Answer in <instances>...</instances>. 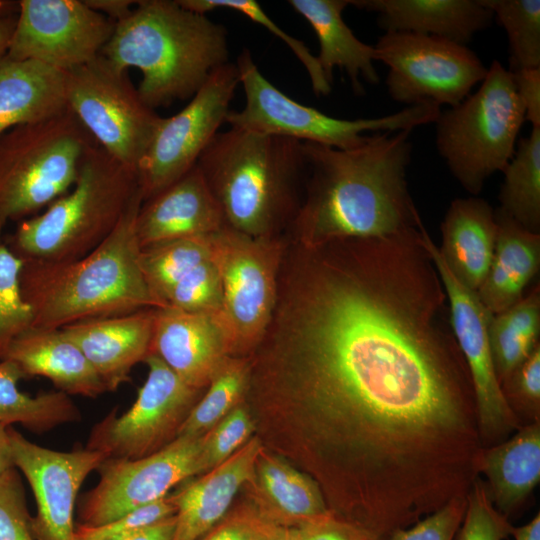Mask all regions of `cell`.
Listing matches in <instances>:
<instances>
[{"label": "cell", "mask_w": 540, "mask_h": 540, "mask_svg": "<svg viewBox=\"0 0 540 540\" xmlns=\"http://www.w3.org/2000/svg\"><path fill=\"white\" fill-rule=\"evenodd\" d=\"M69 108L96 143L138 171L161 117L141 99L127 71L101 54L64 72Z\"/></svg>", "instance_id": "11"}, {"label": "cell", "mask_w": 540, "mask_h": 540, "mask_svg": "<svg viewBox=\"0 0 540 540\" xmlns=\"http://www.w3.org/2000/svg\"><path fill=\"white\" fill-rule=\"evenodd\" d=\"M14 466L26 477L37 513L30 520L35 540H74L78 492L106 457L86 447L52 450L27 440L9 427Z\"/></svg>", "instance_id": "18"}, {"label": "cell", "mask_w": 540, "mask_h": 540, "mask_svg": "<svg viewBox=\"0 0 540 540\" xmlns=\"http://www.w3.org/2000/svg\"><path fill=\"white\" fill-rule=\"evenodd\" d=\"M150 354L197 390L206 388L233 356L221 311L187 312L171 307L156 308Z\"/></svg>", "instance_id": "19"}, {"label": "cell", "mask_w": 540, "mask_h": 540, "mask_svg": "<svg viewBox=\"0 0 540 540\" xmlns=\"http://www.w3.org/2000/svg\"><path fill=\"white\" fill-rule=\"evenodd\" d=\"M422 232L423 244L442 280L453 334L472 380L481 445L490 447L503 442L522 426L506 401L496 374L489 341L492 314L476 291L462 285L448 270L426 228Z\"/></svg>", "instance_id": "16"}, {"label": "cell", "mask_w": 540, "mask_h": 540, "mask_svg": "<svg viewBox=\"0 0 540 540\" xmlns=\"http://www.w3.org/2000/svg\"><path fill=\"white\" fill-rule=\"evenodd\" d=\"M211 258L208 235L157 243L141 249L140 266L153 295H163L193 268Z\"/></svg>", "instance_id": "35"}, {"label": "cell", "mask_w": 540, "mask_h": 540, "mask_svg": "<svg viewBox=\"0 0 540 540\" xmlns=\"http://www.w3.org/2000/svg\"><path fill=\"white\" fill-rule=\"evenodd\" d=\"M147 378L133 405L118 415L113 409L96 423L85 447L106 459L134 460L151 455L177 438L201 390L184 383L159 357L144 360Z\"/></svg>", "instance_id": "13"}, {"label": "cell", "mask_w": 540, "mask_h": 540, "mask_svg": "<svg viewBox=\"0 0 540 540\" xmlns=\"http://www.w3.org/2000/svg\"><path fill=\"white\" fill-rule=\"evenodd\" d=\"M377 14L385 32H410L465 45L491 25L492 11L482 0H349Z\"/></svg>", "instance_id": "23"}, {"label": "cell", "mask_w": 540, "mask_h": 540, "mask_svg": "<svg viewBox=\"0 0 540 540\" xmlns=\"http://www.w3.org/2000/svg\"><path fill=\"white\" fill-rule=\"evenodd\" d=\"M262 446L251 438L217 467L171 495L176 506L172 540H199L224 518L236 493L254 479Z\"/></svg>", "instance_id": "22"}, {"label": "cell", "mask_w": 540, "mask_h": 540, "mask_svg": "<svg viewBox=\"0 0 540 540\" xmlns=\"http://www.w3.org/2000/svg\"><path fill=\"white\" fill-rule=\"evenodd\" d=\"M497 240L478 298L491 314L519 301L540 269V233L526 230L495 210Z\"/></svg>", "instance_id": "28"}, {"label": "cell", "mask_w": 540, "mask_h": 540, "mask_svg": "<svg viewBox=\"0 0 540 540\" xmlns=\"http://www.w3.org/2000/svg\"><path fill=\"white\" fill-rule=\"evenodd\" d=\"M467 506L466 496L455 497L411 528L393 531L384 540H453Z\"/></svg>", "instance_id": "45"}, {"label": "cell", "mask_w": 540, "mask_h": 540, "mask_svg": "<svg viewBox=\"0 0 540 540\" xmlns=\"http://www.w3.org/2000/svg\"><path fill=\"white\" fill-rule=\"evenodd\" d=\"M13 467L15 466L9 436V427L0 423V475Z\"/></svg>", "instance_id": "51"}, {"label": "cell", "mask_w": 540, "mask_h": 540, "mask_svg": "<svg viewBox=\"0 0 540 540\" xmlns=\"http://www.w3.org/2000/svg\"><path fill=\"white\" fill-rule=\"evenodd\" d=\"M255 351L251 379L308 413L321 459L374 534L467 496L483 448L474 389L421 231L288 239Z\"/></svg>", "instance_id": "1"}, {"label": "cell", "mask_w": 540, "mask_h": 540, "mask_svg": "<svg viewBox=\"0 0 540 540\" xmlns=\"http://www.w3.org/2000/svg\"><path fill=\"white\" fill-rule=\"evenodd\" d=\"M19 1L0 0V18L18 14Z\"/></svg>", "instance_id": "55"}, {"label": "cell", "mask_w": 540, "mask_h": 540, "mask_svg": "<svg viewBox=\"0 0 540 540\" xmlns=\"http://www.w3.org/2000/svg\"><path fill=\"white\" fill-rule=\"evenodd\" d=\"M84 2L115 23L129 16L138 3V1L133 0H84Z\"/></svg>", "instance_id": "49"}, {"label": "cell", "mask_w": 540, "mask_h": 540, "mask_svg": "<svg viewBox=\"0 0 540 540\" xmlns=\"http://www.w3.org/2000/svg\"><path fill=\"white\" fill-rule=\"evenodd\" d=\"M142 202L140 193L113 232L78 259L24 260L20 286L32 326L63 328L86 319L162 308L140 266L135 223Z\"/></svg>", "instance_id": "3"}, {"label": "cell", "mask_w": 540, "mask_h": 540, "mask_svg": "<svg viewBox=\"0 0 540 540\" xmlns=\"http://www.w3.org/2000/svg\"><path fill=\"white\" fill-rule=\"evenodd\" d=\"M177 2L184 8L201 14L220 8L234 10L264 26L269 32L281 39L303 64L309 75L312 89L317 96L328 95L331 92L332 84L326 79L317 57L302 41L287 34L277 26L255 0H177Z\"/></svg>", "instance_id": "37"}, {"label": "cell", "mask_w": 540, "mask_h": 540, "mask_svg": "<svg viewBox=\"0 0 540 540\" xmlns=\"http://www.w3.org/2000/svg\"><path fill=\"white\" fill-rule=\"evenodd\" d=\"M235 65L245 105L239 111H229L226 117V122L234 128L350 149L366 139V131H412L435 123L441 112L434 105H413L379 118L340 119L285 95L261 74L247 49L241 52Z\"/></svg>", "instance_id": "9"}, {"label": "cell", "mask_w": 540, "mask_h": 540, "mask_svg": "<svg viewBox=\"0 0 540 540\" xmlns=\"http://www.w3.org/2000/svg\"><path fill=\"white\" fill-rule=\"evenodd\" d=\"M23 378L13 361H0V423L4 426L20 424L31 432L45 433L81 419L79 408L68 394L57 390L30 396L17 386Z\"/></svg>", "instance_id": "31"}, {"label": "cell", "mask_w": 540, "mask_h": 540, "mask_svg": "<svg viewBox=\"0 0 540 540\" xmlns=\"http://www.w3.org/2000/svg\"><path fill=\"white\" fill-rule=\"evenodd\" d=\"M66 109L64 72L37 61L0 55V136Z\"/></svg>", "instance_id": "27"}, {"label": "cell", "mask_w": 540, "mask_h": 540, "mask_svg": "<svg viewBox=\"0 0 540 540\" xmlns=\"http://www.w3.org/2000/svg\"><path fill=\"white\" fill-rule=\"evenodd\" d=\"M239 83L234 63L216 69L177 114L161 117L138 167L143 202L193 168L226 121Z\"/></svg>", "instance_id": "14"}, {"label": "cell", "mask_w": 540, "mask_h": 540, "mask_svg": "<svg viewBox=\"0 0 540 540\" xmlns=\"http://www.w3.org/2000/svg\"><path fill=\"white\" fill-rule=\"evenodd\" d=\"M374 48L376 61L389 68L388 94L408 106L454 107L488 71L467 46L436 36L385 32Z\"/></svg>", "instance_id": "12"}, {"label": "cell", "mask_w": 540, "mask_h": 540, "mask_svg": "<svg viewBox=\"0 0 540 540\" xmlns=\"http://www.w3.org/2000/svg\"><path fill=\"white\" fill-rule=\"evenodd\" d=\"M298 528L303 540H382L330 510Z\"/></svg>", "instance_id": "47"}, {"label": "cell", "mask_w": 540, "mask_h": 540, "mask_svg": "<svg viewBox=\"0 0 540 540\" xmlns=\"http://www.w3.org/2000/svg\"><path fill=\"white\" fill-rule=\"evenodd\" d=\"M254 426L241 403L202 436V474L222 464L250 439Z\"/></svg>", "instance_id": "40"}, {"label": "cell", "mask_w": 540, "mask_h": 540, "mask_svg": "<svg viewBox=\"0 0 540 540\" xmlns=\"http://www.w3.org/2000/svg\"><path fill=\"white\" fill-rule=\"evenodd\" d=\"M228 227L253 237L285 234L300 207L303 142L231 127L197 164Z\"/></svg>", "instance_id": "5"}, {"label": "cell", "mask_w": 540, "mask_h": 540, "mask_svg": "<svg viewBox=\"0 0 540 540\" xmlns=\"http://www.w3.org/2000/svg\"><path fill=\"white\" fill-rule=\"evenodd\" d=\"M115 24L84 0H20L5 54L66 72L98 57Z\"/></svg>", "instance_id": "17"}, {"label": "cell", "mask_w": 540, "mask_h": 540, "mask_svg": "<svg viewBox=\"0 0 540 540\" xmlns=\"http://www.w3.org/2000/svg\"><path fill=\"white\" fill-rule=\"evenodd\" d=\"M176 513L171 495L135 509L117 519L89 526L77 524L74 540H119L136 531L154 525Z\"/></svg>", "instance_id": "42"}, {"label": "cell", "mask_w": 540, "mask_h": 540, "mask_svg": "<svg viewBox=\"0 0 540 540\" xmlns=\"http://www.w3.org/2000/svg\"><path fill=\"white\" fill-rule=\"evenodd\" d=\"M410 132H375L350 149L303 142L305 193L286 234L311 247L419 229L406 179Z\"/></svg>", "instance_id": "2"}, {"label": "cell", "mask_w": 540, "mask_h": 540, "mask_svg": "<svg viewBox=\"0 0 540 540\" xmlns=\"http://www.w3.org/2000/svg\"><path fill=\"white\" fill-rule=\"evenodd\" d=\"M515 540H540V513L527 524L512 527L511 534Z\"/></svg>", "instance_id": "52"}, {"label": "cell", "mask_w": 540, "mask_h": 540, "mask_svg": "<svg viewBox=\"0 0 540 540\" xmlns=\"http://www.w3.org/2000/svg\"><path fill=\"white\" fill-rule=\"evenodd\" d=\"M174 528L175 515L119 540H172Z\"/></svg>", "instance_id": "50"}, {"label": "cell", "mask_w": 540, "mask_h": 540, "mask_svg": "<svg viewBox=\"0 0 540 540\" xmlns=\"http://www.w3.org/2000/svg\"><path fill=\"white\" fill-rule=\"evenodd\" d=\"M502 172L497 209L526 230L540 233V127H532L530 135L519 140Z\"/></svg>", "instance_id": "33"}, {"label": "cell", "mask_w": 540, "mask_h": 540, "mask_svg": "<svg viewBox=\"0 0 540 540\" xmlns=\"http://www.w3.org/2000/svg\"><path fill=\"white\" fill-rule=\"evenodd\" d=\"M500 385L506 401L517 416L520 412L531 422L539 420L540 344Z\"/></svg>", "instance_id": "43"}, {"label": "cell", "mask_w": 540, "mask_h": 540, "mask_svg": "<svg viewBox=\"0 0 540 540\" xmlns=\"http://www.w3.org/2000/svg\"><path fill=\"white\" fill-rule=\"evenodd\" d=\"M504 28L509 42V71L540 68V1L482 0Z\"/></svg>", "instance_id": "36"}, {"label": "cell", "mask_w": 540, "mask_h": 540, "mask_svg": "<svg viewBox=\"0 0 540 540\" xmlns=\"http://www.w3.org/2000/svg\"><path fill=\"white\" fill-rule=\"evenodd\" d=\"M202 436L177 437L139 459H105L97 468L98 483L79 501V524L97 526L117 519L166 497L174 486L202 474Z\"/></svg>", "instance_id": "15"}, {"label": "cell", "mask_w": 540, "mask_h": 540, "mask_svg": "<svg viewBox=\"0 0 540 540\" xmlns=\"http://www.w3.org/2000/svg\"><path fill=\"white\" fill-rule=\"evenodd\" d=\"M540 337V284L537 282L512 306L492 314L489 341L501 383L536 348Z\"/></svg>", "instance_id": "32"}, {"label": "cell", "mask_w": 540, "mask_h": 540, "mask_svg": "<svg viewBox=\"0 0 540 540\" xmlns=\"http://www.w3.org/2000/svg\"><path fill=\"white\" fill-rule=\"evenodd\" d=\"M223 212L197 165L164 190L142 202L135 230L140 248L226 227Z\"/></svg>", "instance_id": "20"}, {"label": "cell", "mask_w": 540, "mask_h": 540, "mask_svg": "<svg viewBox=\"0 0 540 540\" xmlns=\"http://www.w3.org/2000/svg\"><path fill=\"white\" fill-rule=\"evenodd\" d=\"M524 121L511 73L494 60L475 93L440 112L435 121L438 152L461 186L477 196L487 178L512 159Z\"/></svg>", "instance_id": "8"}, {"label": "cell", "mask_w": 540, "mask_h": 540, "mask_svg": "<svg viewBox=\"0 0 540 540\" xmlns=\"http://www.w3.org/2000/svg\"><path fill=\"white\" fill-rule=\"evenodd\" d=\"M164 307L187 312H216L222 307V285L211 258L176 282L162 297Z\"/></svg>", "instance_id": "39"}, {"label": "cell", "mask_w": 540, "mask_h": 540, "mask_svg": "<svg viewBox=\"0 0 540 540\" xmlns=\"http://www.w3.org/2000/svg\"><path fill=\"white\" fill-rule=\"evenodd\" d=\"M24 260L0 241V361L14 339L32 326V313L20 286Z\"/></svg>", "instance_id": "38"}, {"label": "cell", "mask_w": 540, "mask_h": 540, "mask_svg": "<svg viewBox=\"0 0 540 540\" xmlns=\"http://www.w3.org/2000/svg\"><path fill=\"white\" fill-rule=\"evenodd\" d=\"M258 509H240L223 518L199 540H270L277 528Z\"/></svg>", "instance_id": "46"}, {"label": "cell", "mask_w": 540, "mask_h": 540, "mask_svg": "<svg viewBox=\"0 0 540 540\" xmlns=\"http://www.w3.org/2000/svg\"><path fill=\"white\" fill-rule=\"evenodd\" d=\"M250 378L251 365L247 357H228L180 426L177 437L207 433L240 404L250 388Z\"/></svg>", "instance_id": "34"}, {"label": "cell", "mask_w": 540, "mask_h": 540, "mask_svg": "<svg viewBox=\"0 0 540 540\" xmlns=\"http://www.w3.org/2000/svg\"><path fill=\"white\" fill-rule=\"evenodd\" d=\"M155 311L91 318L60 329L79 347L107 391H116L150 354Z\"/></svg>", "instance_id": "21"}, {"label": "cell", "mask_w": 540, "mask_h": 540, "mask_svg": "<svg viewBox=\"0 0 540 540\" xmlns=\"http://www.w3.org/2000/svg\"><path fill=\"white\" fill-rule=\"evenodd\" d=\"M4 359L25 378L42 376L66 394L96 398L107 389L79 347L60 328L31 326L11 343Z\"/></svg>", "instance_id": "24"}, {"label": "cell", "mask_w": 540, "mask_h": 540, "mask_svg": "<svg viewBox=\"0 0 540 540\" xmlns=\"http://www.w3.org/2000/svg\"><path fill=\"white\" fill-rule=\"evenodd\" d=\"M254 478L265 501L258 510L276 525L298 527L329 511L313 479L263 449L256 461Z\"/></svg>", "instance_id": "30"}, {"label": "cell", "mask_w": 540, "mask_h": 540, "mask_svg": "<svg viewBox=\"0 0 540 540\" xmlns=\"http://www.w3.org/2000/svg\"><path fill=\"white\" fill-rule=\"evenodd\" d=\"M140 193L137 171L93 146L71 189L42 213L19 221L3 242L23 260L78 259L113 232Z\"/></svg>", "instance_id": "6"}, {"label": "cell", "mask_w": 540, "mask_h": 540, "mask_svg": "<svg viewBox=\"0 0 540 540\" xmlns=\"http://www.w3.org/2000/svg\"><path fill=\"white\" fill-rule=\"evenodd\" d=\"M101 55L121 70L142 74L137 87L153 110L193 97L228 63L225 28L177 0H140L117 22Z\"/></svg>", "instance_id": "4"}, {"label": "cell", "mask_w": 540, "mask_h": 540, "mask_svg": "<svg viewBox=\"0 0 540 540\" xmlns=\"http://www.w3.org/2000/svg\"><path fill=\"white\" fill-rule=\"evenodd\" d=\"M25 490L16 467L0 475V540H35Z\"/></svg>", "instance_id": "44"}, {"label": "cell", "mask_w": 540, "mask_h": 540, "mask_svg": "<svg viewBox=\"0 0 540 540\" xmlns=\"http://www.w3.org/2000/svg\"><path fill=\"white\" fill-rule=\"evenodd\" d=\"M510 73L525 108V120L532 127H540V68L519 69Z\"/></svg>", "instance_id": "48"}, {"label": "cell", "mask_w": 540, "mask_h": 540, "mask_svg": "<svg viewBox=\"0 0 540 540\" xmlns=\"http://www.w3.org/2000/svg\"><path fill=\"white\" fill-rule=\"evenodd\" d=\"M98 145L72 111L11 128L0 136V241L11 221L39 213L74 185Z\"/></svg>", "instance_id": "7"}, {"label": "cell", "mask_w": 540, "mask_h": 540, "mask_svg": "<svg viewBox=\"0 0 540 540\" xmlns=\"http://www.w3.org/2000/svg\"><path fill=\"white\" fill-rule=\"evenodd\" d=\"M479 473L494 507L508 517L540 480V420L522 425L508 440L482 448Z\"/></svg>", "instance_id": "29"}, {"label": "cell", "mask_w": 540, "mask_h": 540, "mask_svg": "<svg viewBox=\"0 0 540 540\" xmlns=\"http://www.w3.org/2000/svg\"><path fill=\"white\" fill-rule=\"evenodd\" d=\"M467 506L458 540H504L511 534L508 517L493 505L486 482L479 476L466 496Z\"/></svg>", "instance_id": "41"}, {"label": "cell", "mask_w": 540, "mask_h": 540, "mask_svg": "<svg viewBox=\"0 0 540 540\" xmlns=\"http://www.w3.org/2000/svg\"><path fill=\"white\" fill-rule=\"evenodd\" d=\"M290 6L314 30L319 42L317 60L330 84L333 69L339 67L348 75L353 91L363 94L360 78L372 85L380 81L374 67V45L360 41L345 23L342 13L349 0H289Z\"/></svg>", "instance_id": "26"}, {"label": "cell", "mask_w": 540, "mask_h": 540, "mask_svg": "<svg viewBox=\"0 0 540 540\" xmlns=\"http://www.w3.org/2000/svg\"><path fill=\"white\" fill-rule=\"evenodd\" d=\"M17 14L0 18V55L5 54L13 34Z\"/></svg>", "instance_id": "53"}, {"label": "cell", "mask_w": 540, "mask_h": 540, "mask_svg": "<svg viewBox=\"0 0 540 540\" xmlns=\"http://www.w3.org/2000/svg\"><path fill=\"white\" fill-rule=\"evenodd\" d=\"M498 225L495 210L484 199H454L441 223L439 255L465 287L477 291L492 262Z\"/></svg>", "instance_id": "25"}, {"label": "cell", "mask_w": 540, "mask_h": 540, "mask_svg": "<svg viewBox=\"0 0 540 540\" xmlns=\"http://www.w3.org/2000/svg\"><path fill=\"white\" fill-rule=\"evenodd\" d=\"M270 540H303L298 527L277 526Z\"/></svg>", "instance_id": "54"}, {"label": "cell", "mask_w": 540, "mask_h": 540, "mask_svg": "<svg viewBox=\"0 0 540 540\" xmlns=\"http://www.w3.org/2000/svg\"><path fill=\"white\" fill-rule=\"evenodd\" d=\"M211 260L222 285L221 313L232 355L247 357L271 320L286 233L253 237L228 226L208 235Z\"/></svg>", "instance_id": "10"}]
</instances>
